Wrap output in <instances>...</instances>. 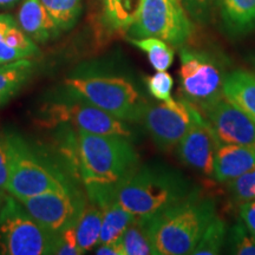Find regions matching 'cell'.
I'll list each match as a JSON object with an SVG mask.
<instances>
[{"label":"cell","instance_id":"cell-1","mask_svg":"<svg viewBox=\"0 0 255 255\" xmlns=\"http://www.w3.org/2000/svg\"><path fill=\"white\" fill-rule=\"evenodd\" d=\"M215 215L214 202L193 190L186 199L139 219L149 233L156 255H187L193 253Z\"/></svg>","mask_w":255,"mask_h":255},{"label":"cell","instance_id":"cell-2","mask_svg":"<svg viewBox=\"0 0 255 255\" xmlns=\"http://www.w3.org/2000/svg\"><path fill=\"white\" fill-rule=\"evenodd\" d=\"M138 161L129 138L76 130L72 173L84 187L117 183L138 167Z\"/></svg>","mask_w":255,"mask_h":255},{"label":"cell","instance_id":"cell-3","mask_svg":"<svg viewBox=\"0 0 255 255\" xmlns=\"http://www.w3.org/2000/svg\"><path fill=\"white\" fill-rule=\"evenodd\" d=\"M110 190L123 208L138 218L156 214L193 191L180 174L148 167H137L117 183L110 184Z\"/></svg>","mask_w":255,"mask_h":255},{"label":"cell","instance_id":"cell-4","mask_svg":"<svg viewBox=\"0 0 255 255\" xmlns=\"http://www.w3.org/2000/svg\"><path fill=\"white\" fill-rule=\"evenodd\" d=\"M9 154V176L6 191L17 200L53 190L75 189L68 178L46 156L38 154L23 137L6 133Z\"/></svg>","mask_w":255,"mask_h":255},{"label":"cell","instance_id":"cell-5","mask_svg":"<svg viewBox=\"0 0 255 255\" xmlns=\"http://www.w3.org/2000/svg\"><path fill=\"white\" fill-rule=\"evenodd\" d=\"M70 97L88 102L126 122H139L146 103L130 81L119 76H73L64 79Z\"/></svg>","mask_w":255,"mask_h":255},{"label":"cell","instance_id":"cell-6","mask_svg":"<svg viewBox=\"0 0 255 255\" xmlns=\"http://www.w3.org/2000/svg\"><path fill=\"white\" fill-rule=\"evenodd\" d=\"M55 237L32 218L14 196H6L0 210V254H51Z\"/></svg>","mask_w":255,"mask_h":255},{"label":"cell","instance_id":"cell-7","mask_svg":"<svg viewBox=\"0 0 255 255\" xmlns=\"http://www.w3.org/2000/svg\"><path fill=\"white\" fill-rule=\"evenodd\" d=\"M194 27L181 0H142L138 13L129 30V38L155 37L171 46L189 40Z\"/></svg>","mask_w":255,"mask_h":255},{"label":"cell","instance_id":"cell-8","mask_svg":"<svg viewBox=\"0 0 255 255\" xmlns=\"http://www.w3.org/2000/svg\"><path fill=\"white\" fill-rule=\"evenodd\" d=\"M180 58V90L184 101L199 109L222 97L226 75L218 60L189 49L181 50Z\"/></svg>","mask_w":255,"mask_h":255},{"label":"cell","instance_id":"cell-9","mask_svg":"<svg viewBox=\"0 0 255 255\" xmlns=\"http://www.w3.org/2000/svg\"><path fill=\"white\" fill-rule=\"evenodd\" d=\"M45 122L49 127L65 124L76 130H83L96 135L121 136L129 139L132 137L131 129L126 121L120 120L119 117L88 102L73 97L47 105Z\"/></svg>","mask_w":255,"mask_h":255},{"label":"cell","instance_id":"cell-10","mask_svg":"<svg viewBox=\"0 0 255 255\" xmlns=\"http://www.w3.org/2000/svg\"><path fill=\"white\" fill-rule=\"evenodd\" d=\"M193 120V105L184 100L171 104H146L139 123L161 150L169 151L177 146L189 129Z\"/></svg>","mask_w":255,"mask_h":255},{"label":"cell","instance_id":"cell-11","mask_svg":"<svg viewBox=\"0 0 255 255\" xmlns=\"http://www.w3.org/2000/svg\"><path fill=\"white\" fill-rule=\"evenodd\" d=\"M18 201L32 218L53 235L75 222L87 202L75 189L47 191Z\"/></svg>","mask_w":255,"mask_h":255},{"label":"cell","instance_id":"cell-12","mask_svg":"<svg viewBox=\"0 0 255 255\" xmlns=\"http://www.w3.org/2000/svg\"><path fill=\"white\" fill-rule=\"evenodd\" d=\"M199 110L220 143L255 146V122L225 96Z\"/></svg>","mask_w":255,"mask_h":255},{"label":"cell","instance_id":"cell-13","mask_svg":"<svg viewBox=\"0 0 255 255\" xmlns=\"http://www.w3.org/2000/svg\"><path fill=\"white\" fill-rule=\"evenodd\" d=\"M219 139L214 130L200 110L193 105L191 124L177 144V155L181 162L206 176H213L214 158Z\"/></svg>","mask_w":255,"mask_h":255},{"label":"cell","instance_id":"cell-14","mask_svg":"<svg viewBox=\"0 0 255 255\" xmlns=\"http://www.w3.org/2000/svg\"><path fill=\"white\" fill-rule=\"evenodd\" d=\"M255 168V146L219 143L215 151L213 176L219 182H229Z\"/></svg>","mask_w":255,"mask_h":255},{"label":"cell","instance_id":"cell-15","mask_svg":"<svg viewBox=\"0 0 255 255\" xmlns=\"http://www.w3.org/2000/svg\"><path fill=\"white\" fill-rule=\"evenodd\" d=\"M39 55L34 41L11 15L0 14V65Z\"/></svg>","mask_w":255,"mask_h":255},{"label":"cell","instance_id":"cell-16","mask_svg":"<svg viewBox=\"0 0 255 255\" xmlns=\"http://www.w3.org/2000/svg\"><path fill=\"white\" fill-rule=\"evenodd\" d=\"M18 25L37 43L55 39L60 32L40 0H24L18 12Z\"/></svg>","mask_w":255,"mask_h":255},{"label":"cell","instance_id":"cell-17","mask_svg":"<svg viewBox=\"0 0 255 255\" xmlns=\"http://www.w3.org/2000/svg\"><path fill=\"white\" fill-rule=\"evenodd\" d=\"M222 92L255 122V73L242 69L227 73Z\"/></svg>","mask_w":255,"mask_h":255},{"label":"cell","instance_id":"cell-18","mask_svg":"<svg viewBox=\"0 0 255 255\" xmlns=\"http://www.w3.org/2000/svg\"><path fill=\"white\" fill-rule=\"evenodd\" d=\"M102 210V228L98 245L119 240L126 229L136 221L137 216L123 208L115 199H109L97 206Z\"/></svg>","mask_w":255,"mask_h":255},{"label":"cell","instance_id":"cell-19","mask_svg":"<svg viewBox=\"0 0 255 255\" xmlns=\"http://www.w3.org/2000/svg\"><path fill=\"white\" fill-rule=\"evenodd\" d=\"M102 228V210L91 201H87L75 221L78 251L84 254L98 245Z\"/></svg>","mask_w":255,"mask_h":255},{"label":"cell","instance_id":"cell-20","mask_svg":"<svg viewBox=\"0 0 255 255\" xmlns=\"http://www.w3.org/2000/svg\"><path fill=\"white\" fill-rule=\"evenodd\" d=\"M142 0H101L102 20L108 30L127 32L138 13Z\"/></svg>","mask_w":255,"mask_h":255},{"label":"cell","instance_id":"cell-21","mask_svg":"<svg viewBox=\"0 0 255 255\" xmlns=\"http://www.w3.org/2000/svg\"><path fill=\"white\" fill-rule=\"evenodd\" d=\"M223 23L235 33L255 28V0H219Z\"/></svg>","mask_w":255,"mask_h":255},{"label":"cell","instance_id":"cell-22","mask_svg":"<svg viewBox=\"0 0 255 255\" xmlns=\"http://www.w3.org/2000/svg\"><path fill=\"white\" fill-rule=\"evenodd\" d=\"M34 71L30 59H20L0 65V107L11 100Z\"/></svg>","mask_w":255,"mask_h":255},{"label":"cell","instance_id":"cell-23","mask_svg":"<svg viewBox=\"0 0 255 255\" xmlns=\"http://www.w3.org/2000/svg\"><path fill=\"white\" fill-rule=\"evenodd\" d=\"M128 40L148 56L149 62L156 71H167L174 62V49L170 44L159 38H128Z\"/></svg>","mask_w":255,"mask_h":255},{"label":"cell","instance_id":"cell-24","mask_svg":"<svg viewBox=\"0 0 255 255\" xmlns=\"http://www.w3.org/2000/svg\"><path fill=\"white\" fill-rule=\"evenodd\" d=\"M122 255H156L144 223L139 218L119 239Z\"/></svg>","mask_w":255,"mask_h":255},{"label":"cell","instance_id":"cell-25","mask_svg":"<svg viewBox=\"0 0 255 255\" xmlns=\"http://www.w3.org/2000/svg\"><path fill=\"white\" fill-rule=\"evenodd\" d=\"M60 31L70 30L82 13V0H40Z\"/></svg>","mask_w":255,"mask_h":255},{"label":"cell","instance_id":"cell-26","mask_svg":"<svg viewBox=\"0 0 255 255\" xmlns=\"http://www.w3.org/2000/svg\"><path fill=\"white\" fill-rule=\"evenodd\" d=\"M226 223L220 216L215 215L207 225L202 235H201L196 247L194 248V255H216L221 252V248L226 241Z\"/></svg>","mask_w":255,"mask_h":255},{"label":"cell","instance_id":"cell-27","mask_svg":"<svg viewBox=\"0 0 255 255\" xmlns=\"http://www.w3.org/2000/svg\"><path fill=\"white\" fill-rule=\"evenodd\" d=\"M145 84L149 94L155 100L161 101L165 104H171L175 102L171 97L174 79L167 71H157L155 75L145 77Z\"/></svg>","mask_w":255,"mask_h":255},{"label":"cell","instance_id":"cell-28","mask_svg":"<svg viewBox=\"0 0 255 255\" xmlns=\"http://www.w3.org/2000/svg\"><path fill=\"white\" fill-rule=\"evenodd\" d=\"M227 183L229 193L237 202L244 203L255 200V168Z\"/></svg>","mask_w":255,"mask_h":255},{"label":"cell","instance_id":"cell-29","mask_svg":"<svg viewBox=\"0 0 255 255\" xmlns=\"http://www.w3.org/2000/svg\"><path fill=\"white\" fill-rule=\"evenodd\" d=\"M231 245L234 254L255 255V237L242 220L232 229Z\"/></svg>","mask_w":255,"mask_h":255},{"label":"cell","instance_id":"cell-30","mask_svg":"<svg viewBox=\"0 0 255 255\" xmlns=\"http://www.w3.org/2000/svg\"><path fill=\"white\" fill-rule=\"evenodd\" d=\"M51 254L57 255H81L76 239L75 222L65 227L55 237Z\"/></svg>","mask_w":255,"mask_h":255},{"label":"cell","instance_id":"cell-31","mask_svg":"<svg viewBox=\"0 0 255 255\" xmlns=\"http://www.w3.org/2000/svg\"><path fill=\"white\" fill-rule=\"evenodd\" d=\"M213 0H182L186 11L197 21H206L209 17Z\"/></svg>","mask_w":255,"mask_h":255},{"label":"cell","instance_id":"cell-32","mask_svg":"<svg viewBox=\"0 0 255 255\" xmlns=\"http://www.w3.org/2000/svg\"><path fill=\"white\" fill-rule=\"evenodd\" d=\"M9 176V154L6 133L0 132V190L6 191Z\"/></svg>","mask_w":255,"mask_h":255},{"label":"cell","instance_id":"cell-33","mask_svg":"<svg viewBox=\"0 0 255 255\" xmlns=\"http://www.w3.org/2000/svg\"><path fill=\"white\" fill-rule=\"evenodd\" d=\"M240 218L252 234L255 237V200L240 205Z\"/></svg>","mask_w":255,"mask_h":255},{"label":"cell","instance_id":"cell-34","mask_svg":"<svg viewBox=\"0 0 255 255\" xmlns=\"http://www.w3.org/2000/svg\"><path fill=\"white\" fill-rule=\"evenodd\" d=\"M97 255H122L119 240L109 242V244H101L96 250Z\"/></svg>","mask_w":255,"mask_h":255},{"label":"cell","instance_id":"cell-35","mask_svg":"<svg viewBox=\"0 0 255 255\" xmlns=\"http://www.w3.org/2000/svg\"><path fill=\"white\" fill-rule=\"evenodd\" d=\"M17 2L18 0H0V8L13 7Z\"/></svg>","mask_w":255,"mask_h":255},{"label":"cell","instance_id":"cell-36","mask_svg":"<svg viewBox=\"0 0 255 255\" xmlns=\"http://www.w3.org/2000/svg\"><path fill=\"white\" fill-rule=\"evenodd\" d=\"M6 196H7V193H5V191L0 190V210H1L2 206H4V202H5V200H6Z\"/></svg>","mask_w":255,"mask_h":255},{"label":"cell","instance_id":"cell-37","mask_svg":"<svg viewBox=\"0 0 255 255\" xmlns=\"http://www.w3.org/2000/svg\"><path fill=\"white\" fill-rule=\"evenodd\" d=\"M181 1H182V0H181Z\"/></svg>","mask_w":255,"mask_h":255}]
</instances>
